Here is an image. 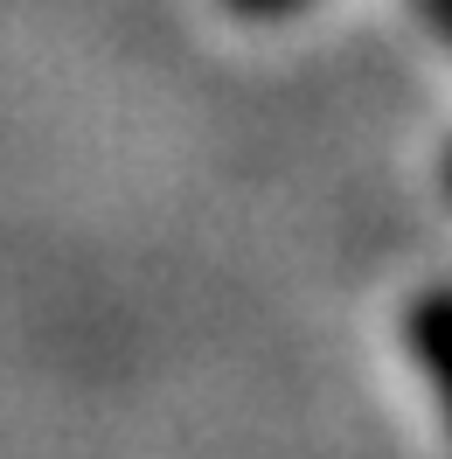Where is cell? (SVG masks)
<instances>
[{"label": "cell", "instance_id": "obj_1", "mask_svg": "<svg viewBox=\"0 0 452 459\" xmlns=\"http://www.w3.org/2000/svg\"><path fill=\"white\" fill-rule=\"evenodd\" d=\"M446 292L424 286L418 307H411V348H418V369L431 376V390H446Z\"/></svg>", "mask_w": 452, "mask_h": 459}, {"label": "cell", "instance_id": "obj_2", "mask_svg": "<svg viewBox=\"0 0 452 459\" xmlns=\"http://www.w3.org/2000/svg\"><path fill=\"white\" fill-rule=\"evenodd\" d=\"M230 14H251V22H265V14H292V7H307V0H223Z\"/></svg>", "mask_w": 452, "mask_h": 459}, {"label": "cell", "instance_id": "obj_3", "mask_svg": "<svg viewBox=\"0 0 452 459\" xmlns=\"http://www.w3.org/2000/svg\"><path fill=\"white\" fill-rule=\"evenodd\" d=\"M418 14H424V29L439 35V42L452 35V0H418Z\"/></svg>", "mask_w": 452, "mask_h": 459}]
</instances>
